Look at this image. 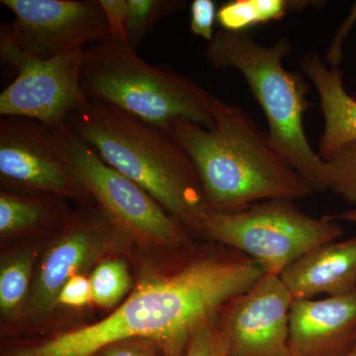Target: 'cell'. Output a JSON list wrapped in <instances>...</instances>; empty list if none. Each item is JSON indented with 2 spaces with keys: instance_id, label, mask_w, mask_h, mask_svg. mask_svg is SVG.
Masks as SVG:
<instances>
[{
  "instance_id": "cell-1",
  "label": "cell",
  "mask_w": 356,
  "mask_h": 356,
  "mask_svg": "<svg viewBox=\"0 0 356 356\" xmlns=\"http://www.w3.org/2000/svg\"><path fill=\"white\" fill-rule=\"evenodd\" d=\"M264 274L257 261L234 248L204 252L172 273L143 281L99 322L4 356H95L111 344L133 339L154 341L165 356H184L196 330L218 318L231 300L247 292Z\"/></svg>"
},
{
  "instance_id": "cell-2",
  "label": "cell",
  "mask_w": 356,
  "mask_h": 356,
  "mask_svg": "<svg viewBox=\"0 0 356 356\" xmlns=\"http://www.w3.org/2000/svg\"><path fill=\"white\" fill-rule=\"evenodd\" d=\"M212 114V129L177 119L163 130L195 166L206 212H238L261 201H296L315 192L243 107L213 96Z\"/></svg>"
},
{
  "instance_id": "cell-3",
  "label": "cell",
  "mask_w": 356,
  "mask_h": 356,
  "mask_svg": "<svg viewBox=\"0 0 356 356\" xmlns=\"http://www.w3.org/2000/svg\"><path fill=\"white\" fill-rule=\"evenodd\" d=\"M67 124L105 163L193 231L206 212L202 186L191 159L168 133L90 100L70 115Z\"/></svg>"
},
{
  "instance_id": "cell-4",
  "label": "cell",
  "mask_w": 356,
  "mask_h": 356,
  "mask_svg": "<svg viewBox=\"0 0 356 356\" xmlns=\"http://www.w3.org/2000/svg\"><path fill=\"white\" fill-rule=\"evenodd\" d=\"M289 40L273 46L257 43L248 32L220 29L208 44L205 57L216 70H238L268 123L271 145L314 191H327V163L314 151L304 129V114L311 108V88L300 72L285 69L283 60L292 53Z\"/></svg>"
},
{
  "instance_id": "cell-5",
  "label": "cell",
  "mask_w": 356,
  "mask_h": 356,
  "mask_svg": "<svg viewBox=\"0 0 356 356\" xmlns=\"http://www.w3.org/2000/svg\"><path fill=\"white\" fill-rule=\"evenodd\" d=\"M81 81L90 102L161 130L177 119L214 128V95L186 74L149 64L127 42L110 39L86 48Z\"/></svg>"
},
{
  "instance_id": "cell-6",
  "label": "cell",
  "mask_w": 356,
  "mask_h": 356,
  "mask_svg": "<svg viewBox=\"0 0 356 356\" xmlns=\"http://www.w3.org/2000/svg\"><path fill=\"white\" fill-rule=\"evenodd\" d=\"M293 202L273 199L238 212H205L193 232L248 255L266 274L280 276L300 257L343 234L327 215L309 216Z\"/></svg>"
},
{
  "instance_id": "cell-7",
  "label": "cell",
  "mask_w": 356,
  "mask_h": 356,
  "mask_svg": "<svg viewBox=\"0 0 356 356\" xmlns=\"http://www.w3.org/2000/svg\"><path fill=\"white\" fill-rule=\"evenodd\" d=\"M51 128L67 170L115 228L147 245L191 250L188 229L145 189L105 163L67 122Z\"/></svg>"
},
{
  "instance_id": "cell-8",
  "label": "cell",
  "mask_w": 356,
  "mask_h": 356,
  "mask_svg": "<svg viewBox=\"0 0 356 356\" xmlns=\"http://www.w3.org/2000/svg\"><path fill=\"white\" fill-rule=\"evenodd\" d=\"M84 50L51 58L33 57L0 29V57L17 72L0 95V116L31 119L49 127L65 123L88 102L81 81Z\"/></svg>"
},
{
  "instance_id": "cell-9",
  "label": "cell",
  "mask_w": 356,
  "mask_h": 356,
  "mask_svg": "<svg viewBox=\"0 0 356 356\" xmlns=\"http://www.w3.org/2000/svg\"><path fill=\"white\" fill-rule=\"evenodd\" d=\"M4 30L28 55L51 58L112 39L99 0H1Z\"/></svg>"
},
{
  "instance_id": "cell-10",
  "label": "cell",
  "mask_w": 356,
  "mask_h": 356,
  "mask_svg": "<svg viewBox=\"0 0 356 356\" xmlns=\"http://www.w3.org/2000/svg\"><path fill=\"white\" fill-rule=\"evenodd\" d=\"M0 177L33 194L91 200L65 166L51 128L31 119L1 117Z\"/></svg>"
},
{
  "instance_id": "cell-11",
  "label": "cell",
  "mask_w": 356,
  "mask_h": 356,
  "mask_svg": "<svg viewBox=\"0 0 356 356\" xmlns=\"http://www.w3.org/2000/svg\"><path fill=\"white\" fill-rule=\"evenodd\" d=\"M293 300L280 276L266 273L247 292L231 300L218 317L229 356H291Z\"/></svg>"
},
{
  "instance_id": "cell-12",
  "label": "cell",
  "mask_w": 356,
  "mask_h": 356,
  "mask_svg": "<svg viewBox=\"0 0 356 356\" xmlns=\"http://www.w3.org/2000/svg\"><path fill=\"white\" fill-rule=\"evenodd\" d=\"M69 225L44 252L37 271L28 301V312L34 318L53 310L65 283L72 276L83 274L123 235L102 212L99 216L76 218Z\"/></svg>"
},
{
  "instance_id": "cell-13",
  "label": "cell",
  "mask_w": 356,
  "mask_h": 356,
  "mask_svg": "<svg viewBox=\"0 0 356 356\" xmlns=\"http://www.w3.org/2000/svg\"><path fill=\"white\" fill-rule=\"evenodd\" d=\"M355 337L356 292L322 300H293L291 356H343Z\"/></svg>"
},
{
  "instance_id": "cell-14",
  "label": "cell",
  "mask_w": 356,
  "mask_h": 356,
  "mask_svg": "<svg viewBox=\"0 0 356 356\" xmlns=\"http://www.w3.org/2000/svg\"><path fill=\"white\" fill-rule=\"evenodd\" d=\"M293 299L356 292V234L343 242L321 245L300 257L280 275Z\"/></svg>"
},
{
  "instance_id": "cell-15",
  "label": "cell",
  "mask_w": 356,
  "mask_h": 356,
  "mask_svg": "<svg viewBox=\"0 0 356 356\" xmlns=\"http://www.w3.org/2000/svg\"><path fill=\"white\" fill-rule=\"evenodd\" d=\"M300 67L320 98L325 129L318 154L325 161L346 145L356 142V100L344 88L343 70L329 67L318 54L304 56Z\"/></svg>"
},
{
  "instance_id": "cell-16",
  "label": "cell",
  "mask_w": 356,
  "mask_h": 356,
  "mask_svg": "<svg viewBox=\"0 0 356 356\" xmlns=\"http://www.w3.org/2000/svg\"><path fill=\"white\" fill-rule=\"evenodd\" d=\"M58 196L50 194L0 193V233L10 236L47 226L62 216Z\"/></svg>"
},
{
  "instance_id": "cell-17",
  "label": "cell",
  "mask_w": 356,
  "mask_h": 356,
  "mask_svg": "<svg viewBox=\"0 0 356 356\" xmlns=\"http://www.w3.org/2000/svg\"><path fill=\"white\" fill-rule=\"evenodd\" d=\"M323 3L309 0H233L218 8L217 22L225 31L248 32L254 26L281 20L292 11Z\"/></svg>"
},
{
  "instance_id": "cell-18",
  "label": "cell",
  "mask_w": 356,
  "mask_h": 356,
  "mask_svg": "<svg viewBox=\"0 0 356 356\" xmlns=\"http://www.w3.org/2000/svg\"><path fill=\"white\" fill-rule=\"evenodd\" d=\"M35 257L24 252L8 259L0 270V311L2 317L13 318L19 313L29 293Z\"/></svg>"
},
{
  "instance_id": "cell-19",
  "label": "cell",
  "mask_w": 356,
  "mask_h": 356,
  "mask_svg": "<svg viewBox=\"0 0 356 356\" xmlns=\"http://www.w3.org/2000/svg\"><path fill=\"white\" fill-rule=\"evenodd\" d=\"M128 2L127 43L136 51L161 20L186 6L184 0H128Z\"/></svg>"
},
{
  "instance_id": "cell-20",
  "label": "cell",
  "mask_w": 356,
  "mask_h": 356,
  "mask_svg": "<svg viewBox=\"0 0 356 356\" xmlns=\"http://www.w3.org/2000/svg\"><path fill=\"white\" fill-rule=\"evenodd\" d=\"M89 280L93 303L105 309L118 305L131 286L127 264L120 259L100 262Z\"/></svg>"
},
{
  "instance_id": "cell-21",
  "label": "cell",
  "mask_w": 356,
  "mask_h": 356,
  "mask_svg": "<svg viewBox=\"0 0 356 356\" xmlns=\"http://www.w3.org/2000/svg\"><path fill=\"white\" fill-rule=\"evenodd\" d=\"M327 163V186L356 210V142L339 149Z\"/></svg>"
},
{
  "instance_id": "cell-22",
  "label": "cell",
  "mask_w": 356,
  "mask_h": 356,
  "mask_svg": "<svg viewBox=\"0 0 356 356\" xmlns=\"http://www.w3.org/2000/svg\"><path fill=\"white\" fill-rule=\"evenodd\" d=\"M184 356H229L228 341L218 318L196 330Z\"/></svg>"
},
{
  "instance_id": "cell-23",
  "label": "cell",
  "mask_w": 356,
  "mask_h": 356,
  "mask_svg": "<svg viewBox=\"0 0 356 356\" xmlns=\"http://www.w3.org/2000/svg\"><path fill=\"white\" fill-rule=\"evenodd\" d=\"M216 2L213 0H194L191 6V31L208 44L214 39V25L217 21Z\"/></svg>"
},
{
  "instance_id": "cell-24",
  "label": "cell",
  "mask_w": 356,
  "mask_h": 356,
  "mask_svg": "<svg viewBox=\"0 0 356 356\" xmlns=\"http://www.w3.org/2000/svg\"><path fill=\"white\" fill-rule=\"evenodd\" d=\"M111 38L127 42L128 0H99Z\"/></svg>"
},
{
  "instance_id": "cell-25",
  "label": "cell",
  "mask_w": 356,
  "mask_h": 356,
  "mask_svg": "<svg viewBox=\"0 0 356 356\" xmlns=\"http://www.w3.org/2000/svg\"><path fill=\"white\" fill-rule=\"evenodd\" d=\"M92 301L90 280L83 274H77L63 287L58 298V304L70 308H83Z\"/></svg>"
},
{
  "instance_id": "cell-26",
  "label": "cell",
  "mask_w": 356,
  "mask_h": 356,
  "mask_svg": "<svg viewBox=\"0 0 356 356\" xmlns=\"http://www.w3.org/2000/svg\"><path fill=\"white\" fill-rule=\"evenodd\" d=\"M158 344L145 339H133L107 346L100 356H158Z\"/></svg>"
},
{
  "instance_id": "cell-27",
  "label": "cell",
  "mask_w": 356,
  "mask_h": 356,
  "mask_svg": "<svg viewBox=\"0 0 356 356\" xmlns=\"http://www.w3.org/2000/svg\"><path fill=\"white\" fill-rule=\"evenodd\" d=\"M356 23V2L351 7L350 14L348 17L344 19L343 22L339 26L336 35L332 38L331 43L325 50V63L329 67H339V65L343 60V44L344 40L348 36V33L350 32L351 28L355 25Z\"/></svg>"
},
{
  "instance_id": "cell-28",
  "label": "cell",
  "mask_w": 356,
  "mask_h": 356,
  "mask_svg": "<svg viewBox=\"0 0 356 356\" xmlns=\"http://www.w3.org/2000/svg\"><path fill=\"white\" fill-rule=\"evenodd\" d=\"M327 217L331 220H334V221L341 220V221L356 222V210L348 211V212H343L341 214L327 215Z\"/></svg>"
},
{
  "instance_id": "cell-29",
  "label": "cell",
  "mask_w": 356,
  "mask_h": 356,
  "mask_svg": "<svg viewBox=\"0 0 356 356\" xmlns=\"http://www.w3.org/2000/svg\"><path fill=\"white\" fill-rule=\"evenodd\" d=\"M343 356H356V337L350 348H348V350Z\"/></svg>"
},
{
  "instance_id": "cell-30",
  "label": "cell",
  "mask_w": 356,
  "mask_h": 356,
  "mask_svg": "<svg viewBox=\"0 0 356 356\" xmlns=\"http://www.w3.org/2000/svg\"><path fill=\"white\" fill-rule=\"evenodd\" d=\"M353 98H355V99L356 100V93H355V95H353Z\"/></svg>"
}]
</instances>
